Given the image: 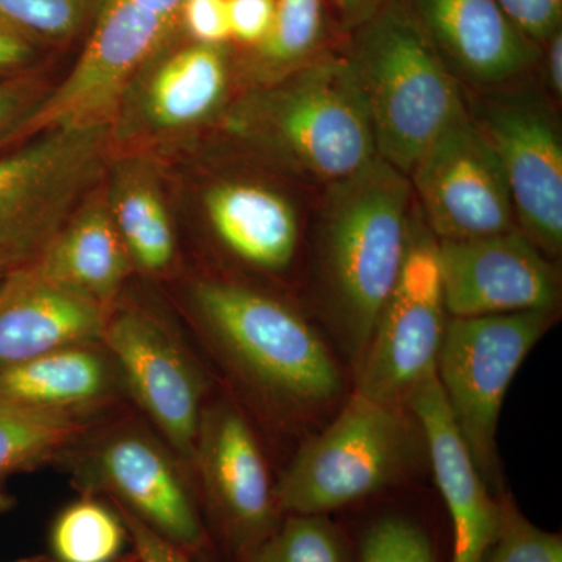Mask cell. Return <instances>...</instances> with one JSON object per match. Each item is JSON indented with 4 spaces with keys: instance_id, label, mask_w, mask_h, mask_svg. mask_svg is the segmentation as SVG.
Returning a JSON list of instances; mask_svg holds the SVG:
<instances>
[{
    "instance_id": "6da1fadb",
    "label": "cell",
    "mask_w": 562,
    "mask_h": 562,
    "mask_svg": "<svg viewBox=\"0 0 562 562\" xmlns=\"http://www.w3.org/2000/svg\"><path fill=\"white\" fill-rule=\"evenodd\" d=\"M412 181L382 158L328 184L319 225V276L328 314L351 360H361L401 276Z\"/></svg>"
},
{
    "instance_id": "7a4b0ae2",
    "label": "cell",
    "mask_w": 562,
    "mask_h": 562,
    "mask_svg": "<svg viewBox=\"0 0 562 562\" xmlns=\"http://www.w3.org/2000/svg\"><path fill=\"white\" fill-rule=\"evenodd\" d=\"M355 31L346 58L368 106L376 155L409 177L465 105L458 79L402 0H390Z\"/></svg>"
},
{
    "instance_id": "3957f363",
    "label": "cell",
    "mask_w": 562,
    "mask_h": 562,
    "mask_svg": "<svg viewBox=\"0 0 562 562\" xmlns=\"http://www.w3.org/2000/svg\"><path fill=\"white\" fill-rule=\"evenodd\" d=\"M192 297L222 355L266 397L294 413H317L341 397V368L286 303L216 280L195 284Z\"/></svg>"
},
{
    "instance_id": "277c9868",
    "label": "cell",
    "mask_w": 562,
    "mask_h": 562,
    "mask_svg": "<svg viewBox=\"0 0 562 562\" xmlns=\"http://www.w3.org/2000/svg\"><path fill=\"white\" fill-rule=\"evenodd\" d=\"M236 127L288 165L330 184L375 160L368 106L347 58L308 61L251 95Z\"/></svg>"
},
{
    "instance_id": "5b68a950",
    "label": "cell",
    "mask_w": 562,
    "mask_h": 562,
    "mask_svg": "<svg viewBox=\"0 0 562 562\" xmlns=\"http://www.w3.org/2000/svg\"><path fill=\"white\" fill-rule=\"evenodd\" d=\"M405 405L353 391L341 412L299 450L276 484L283 514H327L401 483L424 443Z\"/></svg>"
},
{
    "instance_id": "8992f818",
    "label": "cell",
    "mask_w": 562,
    "mask_h": 562,
    "mask_svg": "<svg viewBox=\"0 0 562 562\" xmlns=\"http://www.w3.org/2000/svg\"><path fill=\"white\" fill-rule=\"evenodd\" d=\"M554 319L557 310L446 322L436 376L487 486L498 484L497 427L506 392Z\"/></svg>"
},
{
    "instance_id": "52a82bcc",
    "label": "cell",
    "mask_w": 562,
    "mask_h": 562,
    "mask_svg": "<svg viewBox=\"0 0 562 562\" xmlns=\"http://www.w3.org/2000/svg\"><path fill=\"white\" fill-rule=\"evenodd\" d=\"M446 314L438 239L413 213L401 276L358 361L355 391L405 405L409 392L436 372Z\"/></svg>"
},
{
    "instance_id": "ba28073f",
    "label": "cell",
    "mask_w": 562,
    "mask_h": 562,
    "mask_svg": "<svg viewBox=\"0 0 562 562\" xmlns=\"http://www.w3.org/2000/svg\"><path fill=\"white\" fill-rule=\"evenodd\" d=\"M113 127L41 133L0 157V254L32 260L98 180Z\"/></svg>"
},
{
    "instance_id": "9c48e42d",
    "label": "cell",
    "mask_w": 562,
    "mask_h": 562,
    "mask_svg": "<svg viewBox=\"0 0 562 562\" xmlns=\"http://www.w3.org/2000/svg\"><path fill=\"white\" fill-rule=\"evenodd\" d=\"M408 179L438 241H468L517 228L501 161L465 105L422 154Z\"/></svg>"
},
{
    "instance_id": "30bf717a",
    "label": "cell",
    "mask_w": 562,
    "mask_h": 562,
    "mask_svg": "<svg viewBox=\"0 0 562 562\" xmlns=\"http://www.w3.org/2000/svg\"><path fill=\"white\" fill-rule=\"evenodd\" d=\"M172 24L132 0H105L79 60L58 87L41 98L18 136L113 127L133 77Z\"/></svg>"
},
{
    "instance_id": "8fae6325",
    "label": "cell",
    "mask_w": 562,
    "mask_h": 562,
    "mask_svg": "<svg viewBox=\"0 0 562 562\" xmlns=\"http://www.w3.org/2000/svg\"><path fill=\"white\" fill-rule=\"evenodd\" d=\"M472 117L497 155L519 231L543 254L562 249V139L557 117L528 92L492 95Z\"/></svg>"
},
{
    "instance_id": "7c38bea8",
    "label": "cell",
    "mask_w": 562,
    "mask_h": 562,
    "mask_svg": "<svg viewBox=\"0 0 562 562\" xmlns=\"http://www.w3.org/2000/svg\"><path fill=\"white\" fill-rule=\"evenodd\" d=\"M192 464L214 531L243 562L279 527L284 514L250 425L228 403L202 413Z\"/></svg>"
},
{
    "instance_id": "4fadbf2b",
    "label": "cell",
    "mask_w": 562,
    "mask_h": 562,
    "mask_svg": "<svg viewBox=\"0 0 562 562\" xmlns=\"http://www.w3.org/2000/svg\"><path fill=\"white\" fill-rule=\"evenodd\" d=\"M101 342L132 397L172 449L192 462L203 413V380L188 351L161 322L140 310L110 314Z\"/></svg>"
},
{
    "instance_id": "5bb4252c",
    "label": "cell",
    "mask_w": 562,
    "mask_h": 562,
    "mask_svg": "<svg viewBox=\"0 0 562 562\" xmlns=\"http://www.w3.org/2000/svg\"><path fill=\"white\" fill-rule=\"evenodd\" d=\"M446 312L452 317L550 312L560 302V276L519 228L438 241Z\"/></svg>"
},
{
    "instance_id": "9a60e30c",
    "label": "cell",
    "mask_w": 562,
    "mask_h": 562,
    "mask_svg": "<svg viewBox=\"0 0 562 562\" xmlns=\"http://www.w3.org/2000/svg\"><path fill=\"white\" fill-rule=\"evenodd\" d=\"M88 494L101 491L140 522L191 557L209 553L210 532L201 506L168 452L138 431H121L99 443L85 462Z\"/></svg>"
},
{
    "instance_id": "2e32d148",
    "label": "cell",
    "mask_w": 562,
    "mask_h": 562,
    "mask_svg": "<svg viewBox=\"0 0 562 562\" xmlns=\"http://www.w3.org/2000/svg\"><path fill=\"white\" fill-rule=\"evenodd\" d=\"M405 406L419 424L452 522L449 562H483L497 536L501 498L491 494L476 468L436 372L409 392Z\"/></svg>"
},
{
    "instance_id": "e0dca14e",
    "label": "cell",
    "mask_w": 562,
    "mask_h": 562,
    "mask_svg": "<svg viewBox=\"0 0 562 562\" xmlns=\"http://www.w3.org/2000/svg\"><path fill=\"white\" fill-rule=\"evenodd\" d=\"M109 308L63 286L32 260L0 283V368L102 341Z\"/></svg>"
},
{
    "instance_id": "ac0fdd59",
    "label": "cell",
    "mask_w": 562,
    "mask_h": 562,
    "mask_svg": "<svg viewBox=\"0 0 562 562\" xmlns=\"http://www.w3.org/2000/svg\"><path fill=\"white\" fill-rule=\"evenodd\" d=\"M406 9L457 79L501 85L539 58V46L495 0H405Z\"/></svg>"
},
{
    "instance_id": "d6986e66",
    "label": "cell",
    "mask_w": 562,
    "mask_h": 562,
    "mask_svg": "<svg viewBox=\"0 0 562 562\" xmlns=\"http://www.w3.org/2000/svg\"><path fill=\"white\" fill-rule=\"evenodd\" d=\"M33 262L49 279L106 308L135 269L105 195L74 210Z\"/></svg>"
},
{
    "instance_id": "ffe728a7",
    "label": "cell",
    "mask_w": 562,
    "mask_h": 562,
    "mask_svg": "<svg viewBox=\"0 0 562 562\" xmlns=\"http://www.w3.org/2000/svg\"><path fill=\"white\" fill-rule=\"evenodd\" d=\"M205 211L220 241L246 265L271 272L291 265L299 220L280 192L249 181H225L206 192Z\"/></svg>"
},
{
    "instance_id": "44dd1931",
    "label": "cell",
    "mask_w": 562,
    "mask_h": 562,
    "mask_svg": "<svg viewBox=\"0 0 562 562\" xmlns=\"http://www.w3.org/2000/svg\"><path fill=\"white\" fill-rule=\"evenodd\" d=\"M109 360L94 344L65 347L0 368V401L46 409L87 413L110 394Z\"/></svg>"
},
{
    "instance_id": "7402d4cb",
    "label": "cell",
    "mask_w": 562,
    "mask_h": 562,
    "mask_svg": "<svg viewBox=\"0 0 562 562\" xmlns=\"http://www.w3.org/2000/svg\"><path fill=\"white\" fill-rule=\"evenodd\" d=\"M227 81L224 47L194 43L155 70L144 91V114L161 131L191 127L221 105Z\"/></svg>"
},
{
    "instance_id": "603a6c76",
    "label": "cell",
    "mask_w": 562,
    "mask_h": 562,
    "mask_svg": "<svg viewBox=\"0 0 562 562\" xmlns=\"http://www.w3.org/2000/svg\"><path fill=\"white\" fill-rule=\"evenodd\" d=\"M106 201L133 266L147 273L166 271L176 257V233L154 173L140 165L124 166Z\"/></svg>"
},
{
    "instance_id": "cb8c5ba5",
    "label": "cell",
    "mask_w": 562,
    "mask_h": 562,
    "mask_svg": "<svg viewBox=\"0 0 562 562\" xmlns=\"http://www.w3.org/2000/svg\"><path fill=\"white\" fill-rule=\"evenodd\" d=\"M85 414L0 401V480L33 471L72 449L90 428Z\"/></svg>"
},
{
    "instance_id": "d4e9b609",
    "label": "cell",
    "mask_w": 562,
    "mask_h": 562,
    "mask_svg": "<svg viewBox=\"0 0 562 562\" xmlns=\"http://www.w3.org/2000/svg\"><path fill=\"white\" fill-rule=\"evenodd\" d=\"M127 541L120 513L91 494L66 506L50 530L52 558L58 562H117Z\"/></svg>"
},
{
    "instance_id": "484cf974",
    "label": "cell",
    "mask_w": 562,
    "mask_h": 562,
    "mask_svg": "<svg viewBox=\"0 0 562 562\" xmlns=\"http://www.w3.org/2000/svg\"><path fill=\"white\" fill-rule=\"evenodd\" d=\"M243 562H358L349 535L327 514H284Z\"/></svg>"
},
{
    "instance_id": "4316f807",
    "label": "cell",
    "mask_w": 562,
    "mask_h": 562,
    "mask_svg": "<svg viewBox=\"0 0 562 562\" xmlns=\"http://www.w3.org/2000/svg\"><path fill=\"white\" fill-rule=\"evenodd\" d=\"M324 35L322 0H276L271 33L257 47V61L266 79L277 80L306 65Z\"/></svg>"
},
{
    "instance_id": "83f0119b",
    "label": "cell",
    "mask_w": 562,
    "mask_h": 562,
    "mask_svg": "<svg viewBox=\"0 0 562 562\" xmlns=\"http://www.w3.org/2000/svg\"><path fill=\"white\" fill-rule=\"evenodd\" d=\"M355 547L358 562H439L430 528L403 513H384L366 524Z\"/></svg>"
},
{
    "instance_id": "f1b7e54d",
    "label": "cell",
    "mask_w": 562,
    "mask_h": 562,
    "mask_svg": "<svg viewBox=\"0 0 562 562\" xmlns=\"http://www.w3.org/2000/svg\"><path fill=\"white\" fill-rule=\"evenodd\" d=\"M105 0H0V21L25 38L65 41L77 35Z\"/></svg>"
},
{
    "instance_id": "f546056e",
    "label": "cell",
    "mask_w": 562,
    "mask_h": 562,
    "mask_svg": "<svg viewBox=\"0 0 562 562\" xmlns=\"http://www.w3.org/2000/svg\"><path fill=\"white\" fill-rule=\"evenodd\" d=\"M501 498L497 536L483 562H562L560 532L542 530L528 520L512 495Z\"/></svg>"
},
{
    "instance_id": "4dcf8cb0",
    "label": "cell",
    "mask_w": 562,
    "mask_h": 562,
    "mask_svg": "<svg viewBox=\"0 0 562 562\" xmlns=\"http://www.w3.org/2000/svg\"><path fill=\"white\" fill-rule=\"evenodd\" d=\"M506 16L532 43H546L560 31L562 0H495Z\"/></svg>"
},
{
    "instance_id": "1f68e13d",
    "label": "cell",
    "mask_w": 562,
    "mask_h": 562,
    "mask_svg": "<svg viewBox=\"0 0 562 562\" xmlns=\"http://www.w3.org/2000/svg\"><path fill=\"white\" fill-rule=\"evenodd\" d=\"M180 14L195 43L222 46L232 38L227 0H187Z\"/></svg>"
},
{
    "instance_id": "d6a6232c",
    "label": "cell",
    "mask_w": 562,
    "mask_h": 562,
    "mask_svg": "<svg viewBox=\"0 0 562 562\" xmlns=\"http://www.w3.org/2000/svg\"><path fill=\"white\" fill-rule=\"evenodd\" d=\"M232 38L258 47L271 33L276 0H227Z\"/></svg>"
},
{
    "instance_id": "836d02e7",
    "label": "cell",
    "mask_w": 562,
    "mask_h": 562,
    "mask_svg": "<svg viewBox=\"0 0 562 562\" xmlns=\"http://www.w3.org/2000/svg\"><path fill=\"white\" fill-rule=\"evenodd\" d=\"M43 95L38 87L27 80L0 83V143L20 135L22 125L31 117Z\"/></svg>"
},
{
    "instance_id": "e575fe53",
    "label": "cell",
    "mask_w": 562,
    "mask_h": 562,
    "mask_svg": "<svg viewBox=\"0 0 562 562\" xmlns=\"http://www.w3.org/2000/svg\"><path fill=\"white\" fill-rule=\"evenodd\" d=\"M114 509L120 513L127 530L128 542L132 543L133 552L138 557L139 562H194L191 554L140 522L127 509L121 508L116 503H114Z\"/></svg>"
},
{
    "instance_id": "d590c367",
    "label": "cell",
    "mask_w": 562,
    "mask_h": 562,
    "mask_svg": "<svg viewBox=\"0 0 562 562\" xmlns=\"http://www.w3.org/2000/svg\"><path fill=\"white\" fill-rule=\"evenodd\" d=\"M33 43L0 21V70L18 69L32 60Z\"/></svg>"
},
{
    "instance_id": "8d00e7d4",
    "label": "cell",
    "mask_w": 562,
    "mask_h": 562,
    "mask_svg": "<svg viewBox=\"0 0 562 562\" xmlns=\"http://www.w3.org/2000/svg\"><path fill=\"white\" fill-rule=\"evenodd\" d=\"M387 2L390 0H331L342 24L351 31L371 20Z\"/></svg>"
},
{
    "instance_id": "74e56055",
    "label": "cell",
    "mask_w": 562,
    "mask_h": 562,
    "mask_svg": "<svg viewBox=\"0 0 562 562\" xmlns=\"http://www.w3.org/2000/svg\"><path fill=\"white\" fill-rule=\"evenodd\" d=\"M547 43V80L558 98L562 94V32H554Z\"/></svg>"
},
{
    "instance_id": "f35d334b",
    "label": "cell",
    "mask_w": 562,
    "mask_h": 562,
    "mask_svg": "<svg viewBox=\"0 0 562 562\" xmlns=\"http://www.w3.org/2000/svg\"><path fill=\"white\" fill-rule=\"evenodd\" d=\"M140 9L150 11L166 21H176L180 14L181 7L187 0H132Z\"/></svg>"
},
{
    "instance_id": "ab89813d",
    "label": "cell",
    "mask_w": 562,
    "mask_h": 562,
    "mask_svg": "<svg viewBox=\"0 0 562 562\" xmlns=\"http://www.w3.org/2000/svg\"><path fill=\"white\" fill-rule=\"evenodd\" d=\"M25 261H29L27 258L18 257V255L0 254V283H2L11 269Z\"/></svg>"
},
{
    "instance_id": "60d3db41",
    "label": "cell",
    "mask_w": 562,
    "mask_h": 562,
    "mask_svg": "<svg viewBox=\"0 0 562 562\" xmlns=\"http://www.w3.org/2000/svg\"><path fill=\"white\" fill-rule=\"evenodd\" d=\"M14 498L11 497L10 494H7L5 491L0 490V516L2 514L9 513L10 509H13Z\"/></svg>"
},
{
    "instance_id": "b9f144b4",
    "label": "cell",
    "mask_w": 562,
    "mask_h": 562,
    "mask_svg": "<svg viewBox=\"0 0 562 562\" xmlns=\"http://www.w3.org/2000/svg\"><path fill=\"white\" fill-rule=\"evenodd\" d=\"M18 562H58L57 560H54V558H46V557H35V558H27V560H22Z\"/></svg>"
},
{
    "instance_id": "7bdbcfd3",
    "label": "cell",
    "mask_w": 562,
    "mask_h": 562,
    "mask_svg": "<svg viewBox=\"0 0 562 562\" xmlns=\"http://www.w3.org/2000/svg\"><path fill=\"white\" fill-rule=\"evenodd\" d=\"M117 562H139L138 557H136L135 552L124 554Z\"/></svg>"
}]
</instances>
